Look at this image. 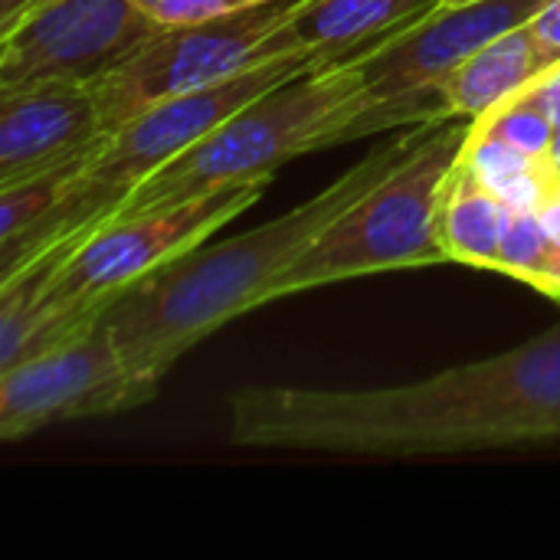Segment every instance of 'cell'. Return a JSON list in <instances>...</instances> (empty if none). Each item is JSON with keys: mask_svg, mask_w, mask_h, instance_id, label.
<instances>
[{"mask_svg": "<svg viewBox=\"0 0 560 560\" xmlns=\"http://www.w3.org/2000/svg\"><path fill=\"white\" fill-rule=\"evenodd\" d=\"M230 440L331 456H446L560 440V325L397 387H240L230 397Z\"/></svg>", "mask_w": 560, "mask_h": 560, "instance_id": "6da1fadb", "label": "cell"}, {"mask_svg": "<svg viewBox=\"0 0 560 560\" xmlns=\"http://www.w3.org/2000/svg\"><path fill=\"white\" fill-rule=\"evenodd\" d=\"M433 125L423 121L410 135L374 148L331 187L289 213L226 243L197 246L125 289L102 315L121 358L125 410L148 404L164 374L207 335L266 305V289L279 272L361 194L384 180Z\"/></svg>", "mask_w": 560, "mask_h": 560, "instance_id": "7a4b0ae2", "label": "cell"}, {"mask_svg": "<svg viewBox=\"0 0 560 560\" xmlns=\"http://www.w3.org/2000/svg\"><path fill=\"white\" fill-rule=\"evenodd\" d=\"M312 69V56H276L203 92L151 105L121 128L108 131L69 194L30 233L10 246H0V285L39 266H56L62 256L79 249L144 177H151L253 98Z\"/></svg>", "mask_w": 560, "mask_h": 560, "instance_id": "3957f363", "label": "cell"}, {"mask_svg": "<svg viewBox=\"0 0 560 560\" xmlns=\"http://www.w3.org/2000/svg\"><path fill=\"white\" fill-rule=\"evenodd\" d=\"M368 105L371 98L364 89L361 56L328 69H312L253 98L187 151L171 158L144 177L108 220L180 203L226 184L272 177L279 164L338 144L341 131Z\"/></svg>", "mask_w": 560, "mask_h": 560, "instance_id": "277c9868", "label": "cell"}, {"mask_svg": "<svg viewBox=\"0 0 560 560\" xmlns=\"http://www.w3.org/2000/svg\"><path fill=\"white\" fill-rule=\"evenodd\" d=\"M469 138L472 118L436 121L384 180L361 194L279 272L266 289V302L361 276L450 262L436 220Z\"/></svg>", "mask_w": 560, "mask_h": 560, "instance_id": "5b68a950", "label": "cell"}, {"mask_svg": "<svg viewBox=\"0 0 560 560\" xmlns=\"http://www.w3.org/2000/svg\"><path fill=\"white\" fill-rule=\"evenodd\" d=\"M299 0H272L230 16L161 26L121 66L89 85L105 131L121 128L151 105L220 85L276 59V33Z\"/></svg>", "mask_w": 560, "mask_h": 560, "instance_id": "8992f818", "label": "cell"}, {"mask_svg": "<svg viewBox=\"0 0 560 560\" xmlns=\"http://www.w3.org/2000/svg\"><path fill=\"white\" fill-rule=\"evenodd\" d=\"M158 30L161 23L141 0H39L0 33V92L92 85Z\"/></svg>", "mask_w": 560, "mask_h": 560, "instance_id": "52a82bcc", "label": "cell"}, {"mask_svg": "<svg viewBox=\"0 0 560 560\" xmlns=\"http://www.w3.org/2000/svg\"><path fill=\"white\" fill-rule=\"evenodd\" d=\"M125 410L121 358L108 325L72 338L0 371V440L16 443L43 427Z\"/></svg>", "mask_w": 560, "mask_h": 560, "instance_id": "ba28073f", "label": "cell"}, {"mask_svg": "<svg viewBox=\"0 0 560 560\" xmlns=\"http://www.w3.org/2000/svg\"><path fill=\"white\" fill-rule=\"evenodd\" d=\"M105 125L89 85L0 92V187L95 148Z\"/></svg>", "mask_w": 560, "mask_h": 560, "instance_id": "9c48e42d", "label": "cell"}, {"mask_svg": "<svg viewBox=\"0 0 560 560\" xmlns=\"http://www.w3.org/2000/svg\"><path fill=\"white\" fill-rule=\"evenodd\" d=\"M436 7L440 0H299L276 33V52L312 56L315 69H328L410 30Z\"/></svg>", "mask_w": 560, "mask_h": 560, "instance_id": "30bf717a", "label": "cell"}, {"mask_svg": "<svg viewBox=\"0 0 560 560\" xmlns=\"http://www.w3.org/2000/svg\"><path fill=\"white\" fill-rule=\"evenodd\" d=\"M560 59L532 33L528 23L502 33L472 52L440 82L446 118H482L512 95L541 82Z\"/></svg>", "mask_w": 560, "mask_h": 560, "instance_id": "8fae6325", "label": "cell"}, {"mask_svg": "<svg viewBox=\"0 0 560 560\" xmlns=\"http://www.w3.org/2000/svg\"><path fill=\"white\" fill-rule=\"evenodd\" d=\"M512 217L515 210L505 207L472 174L466 161H459L446 184V197H443L440 220H436V233H440V246L446 259L499 272V256H502V243H505Z\"/></svg>", "mask_w": 560, "mask_h": 560, "instance_id": "7c38bea8", "label": "cell"}, {"mask_svg": "<svg viewBox=\"0 0 560 560\" xmlns=\"http://www.w3.org/2000/svg\"><path fill=\"white\" fill-rule=\"evenodd\" d=\"M463 161L472 167V174L515 213L518 210H538L541 200L548 197L555 174L545 161H535L495 138H486L476 131L472 121V138L466 144Z\"/></svg>", "mask_w": 560, "mask_h": 560, "instance_id": "4fadbf2b", "label": "cell"}, {"mask_svg": "<svg viewBox=\"0 0 560 560\" xmlns=\"http://www.w3.org/2000/svg\"><path fill=\"white\" fill-rule=\"evenodd\" d=\"M98 144L89 148L85 154L72 158V161H62L56 167L36 171V174L23 177L16 184L0 187V246H10L13 240H20L23 233H30L69 194V187L79 180V174L85 171V164L98 151Z\"/></svg>", "mask_w": 560, "mask_h": 560, "instance_id": "5bb4252c", "label": "cell"}, {"mask_svg": "<svg viewBox=\"0 0 560 560\" xmlns=\"http://www.w3.org/2000/svg\"><path fill=\"white\" fill-rule=\"evenodd\" d=\"M476 131L548 164V151H551L558 125L532 85V89L512 95L509 102H502L499 108H492L489 115L476 118Z\"/></svg>", "mask_w": 560, "mask_h": 560, "instance_id": "9a60e30c", "label": "cell"}, {"mask_svg": "<svg viewBox=\"0 0 560 560\" xmlns=\"http://www.w3.org/2000/svg\"><path fill=\"white\" fill-rule=\"evenodd\" d=\"M499 272L528 282L532 289L551 295L555 289V243L538 217V210H518L509 223Z\"/></svg>", "mask_w": 560, "mask_h": 560, "instance_id": "2e32d148", "label": "cell"}, {"mask_svg": "<svg viewBox=\"0 0 560 560\" xmlns=\"http://www.w3.org/2000/svg\"><path fill=\"white\" fill-rule=\"evenodd\" d=\"M272 0H151V13L161 26H180V23H203L217 16H230L249 7H262Z\"/></svg>", "mask_w": 560, "mask_h": 560, "instance_id": "e0dca14e", "label": "cell"}, {"mask_svg": "<svg viewBox=\"0 0 560 560\" xmlns=\"http://www.w3.org/2000/svg\"><path fill=\"white\" fill-rule=\"evenodd\" d=\"M532 33L555 52L560 59V0H548L532 20H528Z\"/></svg>", "mask_w": 560, "mask_h": 560, "instance_id": "ac0fdd59", "label": "cell"}, {"mask_svg": "<svg viewBox=\"0 0 560 560\" xmlns=\"http://www.w3.org/2000/svg\"><path fill=\"white\" fill-rule=\"evenodd\" d=\"M535 92H538L541 105L548 108V115L555 118V125L560 128V66H555L541 82H535Z\"/></svg>", "mask_w": 560, "mask_h": 560, "instance_id": "d6986e66", "label": "cell"}, {"mask_svg": "<svg viewBox=\"0 0 560 560\" xmlns=\"http://www.w3.org/2000/svg\"><path fill=\"white\" fill-rule=\"evenodd\" d=\"M548 167H551L555 177H560V128L555 131V141H551V151H548Z\"/></svg>", "mask_w": 560, "mask_h": 560, "instance_id": "ffe728a7", "label": "cell"}, {"mask_svg": "<svg viewBox=\"0 0 560 560\" xmlns=\"http://www.w3.org/2000/svg\"><path fill=\"white\" fill-rule=\"evenodd\" d=\"M459 3H472V0H440V7H459Z\"/></svg>", "mask_w": 560, "mask_h": 560, "instance_id": "44dd1931", "label": "cell"}, {"mask_svg": "<svg viewBox=\"0 0 560 560\" xmlns=\"http://www.w3.org/2000/svg\"><path fill=\"white\" fill-rule=\"evenodd\" d=\"M558 305H560V302H558Z\"/></svg>", "mask_w": 560, "mask_h": 560, "instance_id": "7402d4cb", "label": "cell"}]
</instances>
